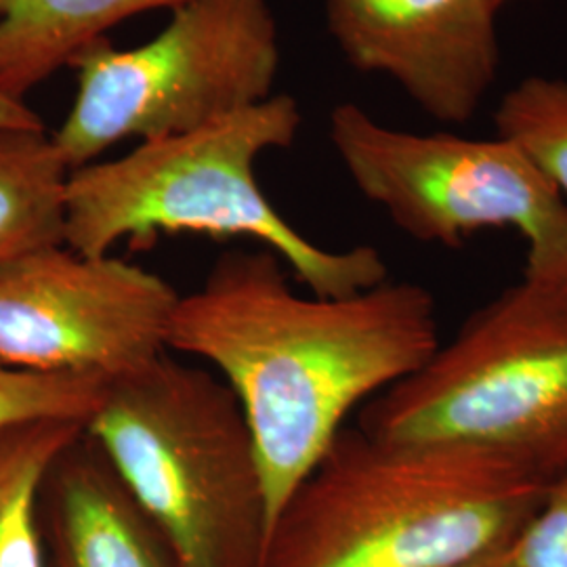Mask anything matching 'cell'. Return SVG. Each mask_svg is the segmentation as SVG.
<instances>
[{
	"label": "cell",
	"mask_w": 567,
	"mask_h": 567,
	"mask_svg": "<svg viewBox=\"0 0 567 567\" xmlns=\"http://www.w3.org/2000/svg\"><path fill=\"white\" fill-rule=\"evenodd\" d=\"M324 7L344 60L398 82L435 121H471L496 81L492 0H324Z\"/></svg>",
	"instance_id": "9c48e42d"
},
{
	"label": "cell",
	"mask_w": 567,
	"mask_h": 567,
	"mask_svg": "<svg viewBox=\"0 0 567 567\" xmlns=\"http://www.w3.org/2000/svg\"><path fill=\"white\" fill-rule=\"evenodd\" d=\"M72 68L79 93L51 137L76 171L124 140L175 137L269 100L280 34L267 0H187L152 41L105 37Z\"/></svg>",
	"instance_id": "8992f818"
},
{
	"label": "cell",
	"mask_w": 567,
	"mask_h": 567,
	"mask_svg": "<svg viewBox=\"0 0 567 567\" xmlns=\"http://www.w3.org/2000/svg\"><path fill=\"white\" fill-rule=\"evenodd\" d=\"M86 433L179 567H261L264 468L243 405L221 377L166 351L110 381Z\"/></svg>",
	"instance_id": "277c9868"
},
{
	"label": "cell",
	"mask_w": 567,
	"mask_h": 567,
	"mask_svg": "<svg viewBox=\"0 0 567 567\" xmlns=\"http://www.w3.org/2000/svg\"><path fill=\"white\" fill-rule=\"evenodd\" d=\"M84 423L44 419L0 429V567H47L41 487Z\"/></svg>",
	"instance_id": "4fadbf2b"
},
{
	"label": "cell",
	"mask_w": 567,
	"mask_h": 567,
	"mask_svg": "<svg viewBox=\"0 0 567 567\" xmlns=\"http://www.w3.org/2000/svg\"><path fill=\"white\" fill-rule=\"evenodd\" d=\"M39 513L47 567H179L86 426L49 466Z\"/></svg>",
	"instance_id": "30bf717a"
},
{
	"label": "cell",
	"mask_w": 567,
	"mask_h": 567,
	"mask_svg": "<svg viewBox=\"0 0 567 567\" xmlns=\"http://www.w3.org/2000/svg\"><path fill=\"white\" fill-rule=\"evenodd\" d=\"M271 250H229L182 295L168 349L219 370L243 405L264 468L269 529L358 405L416 372L440 347L437 301L416 282L349 297L292 290Z\"/></svg>",
	"instance_id": "6da1fadb"
},
{
	"label": "cell",
	"mask_w": 567,
	"mask_h": 567,
	"mask_svg": "<svg viewBox=\"0 0 567 567\" xmlns=\"http://www.w3.org/2000/svg\"><path fill=\"white\" fill-rule=\"evenodd\" d=\"M179 292L112 255L65 244L0 264V364L121 379L168 351Z\"/></svg>",
	"instance_id": "ba28073f"
},
{
	"label": "cell",
	"mask_w": 567,
	"mask_h": 567,
	"mask_svg": "<svg viewBox=\"0 0 567 567\" xmlns=\"http://www.w3.org/2000/svg\"><path fill=\"white\" fill-rule=\"evenodd\" d=\"M461 567H517L513 555H511V547L507 550H501V553H494V555H487L482 557L477 561H471Z\"/></svg>",
	"instance_id": "ac0fdd59"
},
{
	"label": "cell",
	"mask_w": 567,
	"mask_h": 567,
	"mask_svg": "<svg viewBox=\"0 0 567 567\" xmlns=\"http://www.w3.org/2000/svg\"><path fill=\"white\" fill-rule=\"evenodd\" d=\"M492 2H494V4H496V7H498V9H501V7H503V4H507L508 0H492Z\"/></svg>",
	"instance_id": "d6986e66"
},
{
	"label": "cell",
	"mask_w": 567,
	"mask_h": 567,
	"mask_svg": "<svg viewBox=\"0 0 567 567\" xmlns=\"http://www.w3.org/2000/svg\"><path fill=\"white\" fill-rule=\"evenodd\" d=\"M303 114L290 95L246 107L203 128L142 142L107 163L70 173L65 246L102 257L121 243L143 248L158 234H204L264 244L316 297H349L389 280L374 246L326 250L267 200L255 163L290 147Z\"/></svg>",
	"instance_id": "3957f363"
},
{
	"label": "cell",
	"mask_w": 567,
	"mask_h": 567,
	"mask_svg": "<svg viewBox=\"0 0 567 567\" xmlns=\"http://www.w3.org/2000/svg\"><path fill=\"white\" fill-rule=\"evenodd\" d=\"M328 137L360 194L410 238L461 248L511 227L527 244L524 276L567 284V200L517 145L389 128L355 103L332 110Z\"/></svg>",
	"instance_id": "52a82bcc"
},
{
	"label": "cell",
	"mask_w": 567,
	"mask_h": 567,
	"mask_svg": "<svg viewBox=\"0 0 567 567\" xmlns=\"http://www.w3.org/2000/svg\"><path fill=\"white\" fill-rule=\"evenodd\" d=\"M547 487L489 450L343 426L280 508L261 567L465 566L507 550Z\"/></svg>",
	"instance_id": "7a4b0ae2"
},
{
	"label": "cell",
	"mask_w": 567,
	"mask_h": 567,
	"mask_svg": "<svg viewBox=\"0 0 567 567\" xmlns=\"http://www.w3.org/2000/svg\"><path fill=\"white\" fill-rule=\"evenodd\" d=\"M110 381L91 374L34 372L0 364V429L60 419L89 423Z\"/></svg>",
	"instance_id": "9a60e30c"
},
{
	"label": "cell",
	"mask_w": 567,
	"mask_h": 567,
	"mask_svg": "<svg viewBox=\"0 0 567 567\" xmlns=\"http://www.w3.org/2000/svg\"><path fill=\"white\" fill-rule=\"evenodd\" d=\"M70 173L47 131L0 128V264L65 244Z\"/></svg>",
	"instance_id": "7c38bea8"
},
{
	"label": "cell",
	"mask_w": 567,
	"mask_h": 567,
	"mask_svg": "<svg viewBox=\"0 0 567 567\" xmlns=\"http://www.w3.org/2000/svg\"><path fill=\"white\" fill-rule=\"evenodd\" d=\"M187 0H0V91L25 100L121 21Z\"/></svg>",
	"instance_id": "8fae6325"
},
{
	"label": "cell",
	"mask_w": 567,
	"mask_h": 567,
	"mask_svg": "<svg viewBox=\"0 0 567 567\" xmlns=\"http://www.w3.org/2000/svg\"><path fill=\"white\" fill-rule=\"evenodd\" d=\"M0 128L18 131H47L41 116L28 107V103L16 100L0 91Z\"/></svg>",
	"instance_id": "e0dca14e"
},
{
	"label": "cell",
	"mask_w": 567,
	"mask_h": 567,
	"mask_svg": "<svg viewBox=\"0 0 567 567\" xmlns=\"http://www.w3.org/2000/svg\"><path fill=\"white\" fill-rule=\"evenodd\" d=\"M391 444L503 454L545 482L567 471V284L522 278L477 307L416 372L365 402Z\"/></svg>",
	"instance_id": "5b68a950"
},
{
	"label": "cell",
	"mask_w": 567,
	"mask_h": 567,
	"mask_svg": "<svg viewBox=\"0 0 567 567\" xmlns=\"http://www.w3.org/2000/svg\"><path fill=\"white\" fill-rule=\"evenodd\" d=\"M494 126L567 200V81L527 76L505 93Z\"/></svg>",
	"instance_id": "5bb4252c"
},
{
	"label": "cell",
	"mask_w": 567,
	"mask_h": 567,
	"mask_svg": "<svg viewBox=\"0 0 567 567\" xmlns=\"http://www.w3.org/2000/svg\"><path fill=\"white\" fill-rule=\"evenodd\" d=\"M517 567H567V471L553 480L545 501L511 545Z\"/></svg>",
	"instance_id": "2e32d148"
}]
</instances>
